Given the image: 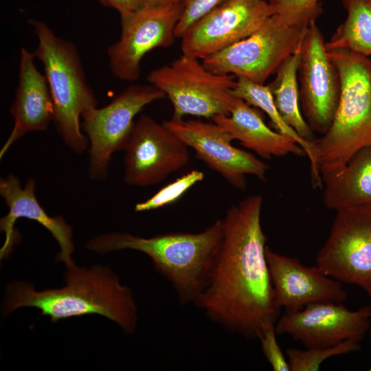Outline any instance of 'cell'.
Masks as SVG:
<instances>
[{"label": "cell", "instance_id": "obj_6", "mask_svg": "<svg viewBox=\"0 0 371 371\" xmlns=\"http://www.w3.org/2000/svg\"><path fill=\"white\" fill-rule=\"evenodd\" d=\"M236 76L207 69L202 60L183 54L172 62L153 69L149 84L161 91L173 107L172 119L186 115L213 118L229 115L236 98L232 94Z\"/></svg>", "mask_w": 371, "mask_h": 371}, {"label": "cell", "instance_id": "obj_25", "mask_svg": "<svg viewBox=\"0 0 371 371\" xmlns=\"http://www.w3.org/2000/svg\"><path fill=\"white\" fill-rule=\"evenodd\" d=\"M203 179V172L197 170H191L160 189L147 200L137 203L135 211L137 212L150 211L170 205Z\"/></svg>", "mask_w": 371, "mask_h": 371}, {"label": "cell", "instance_id": "obj_15", "mask_svg": "<svg viewBox=\"0 0 371 371\" xmlns=\"http://www.w3.org/2000/svg\"><path fill=\"white\" fill-rule=\"evenodd\" d=\"M271 15L267 0H225L181 38L182 53L202 60L249 36Z\"/></svg>", "mask_w": 371, "mask_h": 371}, {"label": "cell", "instance_id": "obj_5", "mask_svg": "<svg viewBox=\"0 0 371 371\" xmlns=\"http://www.w3.org/2000/svg\"><path fill=\"white\" fill-rule=\"evenodd\" d=\"M38 45L34 52L43 67L54 105L57 130L72 150L83 153L89 139L81 131L80 118L87 111L98 106L89 86L75 45L57 36L44 22L32 21Z\"/></svg>", "mask_w": 371, "mask_h": 371}, {"label": "cell", "instance_id": "obj_1", "mask_svg": "<svg viewBox=\"0 0 371 371\" xmlns=\"http://www.w3.org/2000/svg\"><path fill=\"white\" fill-rule=\"evenodd\" d=\"M262 203V196L254 194L227 209L219 252L194 304L212 321L249 339L276 324L281 309L266 258Z\"/></svg>", "mask_w": 371, "mask_h": 371}, {"label": "cell", "instance_id": "obj_10", "mask_svg": "<svg viewBox=\"0 0 371 371\" xmlns=\"http://www.w3.org/2000/svg\"><path fill=\"white\" fill-rule=\"evenodd\" d=\"M183 3L165 6L145 5L121 19V35L107 49L111 71L121 80L134 82L140 74L144 56L159 47H168L176 38V26Z\"/></svg>", "mask_w": 371, "mask_h": 371}, {"label": "cell", "instance_id": "obj_4", "mask_svg": "<svg viewBox=\"0 0 371 371\" xmlns=\"http://www.w3.org/2000/svg\"><path fill=\"white\" fill-rule=\"evenodd\" d=\"M327 52L338 69L341 88L330 128L313 141L322 181L341 171L359 149L371 146V60L346 49Z\"/></svg>", "mask_w": 371, "mask_h": 371}, {"label": "cell", "instance_id": "obj_26", "mask_svg": "<svg viewBox=\"0 0 371 371\" xmlns=\"http://www.w3.org/2000/svg\"><path fill=\"white\" fill-rule=\"evenodd\" d=\"M271 14L293 23L309 25L322 12L319 0H267Z\"/></svg>", "mask_w": 371, "mask_h": 371}, {"label": "cell", "instance_id": "obj_12", "mask_svg": "<svg viewBox=\"0 0 371 371\" xmlns=\"http://www.w3.org/2000/svg\"><path fill=\"white\" fill-rule=\"evenodd\" d=\"M322 32L312 21L300 47L297 75L303 116L314 132L330 128L339 103L340 77L326 49Z\"/></svg>", "mask_w": 371, "mask_h": 371}, {"label": "cell", "instance_id": "obj_19", "mask_svg": "<svg viewBox=\"0 0 371 371\" xmlns=\"http://www.w3.org/2000/svg\"><path fill=\"white\" fill-rule=\"evenodd\" d=\"M214 123L238 139L247 148L264 159L284 157L289 154L306 155L304 149L292 138L270 128L260 109L237 98L229 115H216Z\"/></svg>", "mask_w": 371, "mask_h": 371}, {"label": "cell", "instance_id": "obj_21", "mask_svg": "<svg viewBox=\"0 0 371 371\" xmlns=\"http://www.w3.org/2000/svg\"><path fill=\"white\" fill-rule=\"evenodd\" d=\"M300 47L283 61L276 71L274 80L268 85L283 120L302 139L313 142L315 139L313 131L302 115L300 106Z\"/></svg>", "mask_w": 371, "mask_h": 371}, {"label": "cell", "instance_id": "obj_31", "mask_svg": "<svg viewBox=\"0 0 371 371\" xmlns=\"http://www.w3.org/2000/svg\"><path fill=\"white\" fill-rule=\"evenodd\" d=\"M365 291L367 292V293H368V294L370 295V297H371V288L367 289H366ZM368 370H369V371H371V365H370V366Z\"/></svg>", "mask_w": 371, "mask_h": 371}, {"label": "cell", "instance_id": "obj_17", "mask_svg": "<svg viewBox=\"0 0 371 371\" xmlns=\"http://www.w3.org/2000/svg\"><path fill=\"white\" fill-rule=\"evenodd\" d=\"M36 182L27 180L22 188L19 179L9 174L0 180V194L8 207V212L0 220V229L5 234V241L0 249L1 259L8 257L19 240L14 229L16 220L26 218L38 223L56 239L60 248L57 260L65 263L67 268L75 266L71 254L74 251L72 229L60 216H50L41 205L35 195Z\"/></svg>", "mask_w": 371, "mask_h": 371}, {"label": "cell", "instance_id": "obj_3", "mask_svg": "<svg viewBox=\"0 0 371 371\" xmlns=\"http://www.w3.org/2000/svg\"><path fill=\"white\" fill-rule=\"evenodd\" d=\"M223 238V219H217L197 233L168 232L144 238L116 232L95 237L87 247L100 254L126 249L145 254L170 283L179 303L194 304L207 282Z\"/></svg>", "mask_w": 371, "mask_h": 371}, {"label": "cell", "instance_id": "obj_8", "mask_svg": "<svg viewBox=\"0 0 371 371\" xmlns=\"http://www.w3.org/2000/svg\"><path fill=\"white\" fill-rule=\"evenodd\" d=\"M165 97L153 85L133 84L107 105L92 108L82 115V128L89 139V175L95 180L108 175L111 155L124 150L131 137L135 117L148 104Z\"/></svg>", "mask_w": 371, "mask_h": 371}, {"label": "cell", "instance_id": "obj_13", "mask_svg": "<svg viewBox=\"0 0 371 371\" xmlns=\"http://www.w3.org/2000/svg\"><path fill=\"white\" fill-rule=\"evenodd\" d=\"M371 325V307L350 311L341 303L322 302L289 311L275 324L278 335H289L306 348L331 347L352 339L361 341Z\"/></svg>", "mask_w": 371, "mask_h": 371}, {"label": "cell", "instance_id": "obj_16", "mask_svg": "<svg viewBox=\"0 0 371 371\" xmlns=\"http://www.w3.org/2000/svg\"><path fill=\"white\" fill-rule=\"evenodd\" d=\"M266 258L276 302L285 311L322 302L342 303L347 298L341 282L317 265L305 266L297 258L278 254L267 246Z\"/></svg>", "mask_w": 371, "mask_h": 371}, {"label": "cell", "instance_id": "obj_14", "mask_svg": "<svg viewBox=\"0 0 371 371\" xmlns=\"http://www.w3.org/2000/svg\"><path fill=\"white\" fill-rule=\"evenodd\" d=\"M163 124L234 187L245 190L248 175L266 181L269 166L254 154L233 146L230 135L214 122L171 118Z\"/></svg>", "mask_w": 371, "mask_h": 371}, {"label": "cell", "instance_id": "obj_20", "mask_svg": "<svg viewBox=\"0 0 371 371\" xmlns=\"http://www.w3.org/2000/svg\"><path fill=\"white\" fill-rule=\"evenodd\" d=\"M322 183L323 202L328 209L371 207V146L357 151L341 171Z\"/></svg>", "mask_w": 371, "mask_h": 371}, {"label": "cell", "instance_id": "obj_7", "mask_svg": "<svg viewBox=\"0 0 371 371\" xmlns=\"http://www.w3.org/2000/svg\"><path fill=\"white\" fill-rule=\"evenodd\" d=\"M309 25L291 23L271 14L254 34L202 62L212 72L264 84L299 49Z\"/></svg>", "mask_w": 371, "mask_h": 371}, {"label": "cell", "instance_id": "obj_27", "mask_svg": "<svg viewBox=\"0 0 371 371\" xmlns=\"http://www.w3.org/2000/svg\"><path fill=\"white\" fill-rule=\"evenodd\" d=\"M225 0H185L181 16L176 26L175 36L181 38L201 18Z\"/></svg>", "mask_w": 371, "mask_h": 371}, {"label": "cell", "instance_id": "obj_28", "mask_svg": "<svg viewBox=\"0 0 371 371\" xmlns=\"http://www.w3.org/2000/svg\"><path fill=\"white\" fill-rule=\"evenodd\" d=\"M275 324L267 326L258 337L262 353L274 371H290L288 361L278 343Z\"/></svg>", "mask_w": 371, "mask_h": 371}, {"label": "cell", "instance_id": "obj_2", "mask_svg": "<svg viewBox=\"0 0 371 371\" xmlns=\"http://www.w3.org/2000/svg\"><path fill=\"white\" fill-rule=\"evenodd\" d=\"M66 286L60 289L35 291L25 282H13L7 287L3 306L4 315L23 306L35 307L52 322L62 319L99 314L118 324L127 333L135 331L137 317L132 292L122 285L109 269L68 268Z\"/></svg>", "mask_w": 371, "mask_h": 371}, {"label": "cell", "instance_id": "obj_30", "mask_svg": "<svg viewBox=\"0 0 371 371\" xmlns=\"http://www.w3.org/2000/svg\"><path fill=\"white\" fill-rule=\"evenodd\" d=\"M185 0H144L148 6H165L179 3H183Z\"/></svg>", "mask_w": 371, "mask_h": 371}, {"label": "cell", "instance_id": "obj_11", "mask_svg": "<svg viewBox=\"0 0 371 371\" xmlns=\"http://www.w3.org/2000/svg\"><path fill=\"white\" fill-rule=\"evenodd\" d=\"M188 148L164 124L142 115L124 149V183L146 187L161 182L188 164Z\"/></svg>", "mask_w": 371, "mask_h": 371}, {"label": "cell", "instance_id": "obj_9", "mask_svg": "<svg viewBox=\"0 0 371 371\" xmlns=\"http://www.w3.org/2000/svg\"><path fill=\"white\" fill-rule=\"evenodd\" d=\"M316 265L336 280L371 288V207L337 210Z\"/></svg>", "mask_w": 371, "mask_h": 371}, {"label": "cell", "instance_id": "obj_18", "mask_svg": "<svg viewBox=\"0 0 371 371\" xmlns=\"http://www.w3.org/2000/svg\"><path fill=\"white\" fill-rule=\"evenodd\" d=\"M35 58L34 52L21 48L18 85L10 107L14 126L0 150V159L26 133L47 129L54 118V105L47 82L45 74L37 69Z\"/></svg>", "mask_w": 371, "mask_h": 371}, {"label": "cell", "instance_id": "obj_24", "mask_svg": "<svg viewBox=\"0 0 371 371\" xmlns=\"http://www.w3.org/2000/svg\"><path fill=\"white\" fill-rule=\"evenodd\" d=\"M360 348L359 341L348 339L331 347L287 348L286 354L291 371H317L327 359L356 352Z\"/></svg>", "mask_w": 371, "mask_h": 371}, {"label": "cell", "instance_id": "obj_29", "mask_svg": "<svg viewBox=\"0 0 371 371\" xmlns=\"http://www.w3.org/2000/svg\"><path fill=\"white\" fill-rule=\"evenodd\" d=\"M104 7L115 10L120 19L126 18L146 5L144 0H97Z\"/></svg>", "mask_w": 371, "mask_h": 371}, {"label": "cell", "instance_id": "obj_23", "mask_svg": "<svg viewBox=\"0 0 371 371\" xmlns=\"http://www.w3.org/2000/svg\"><path fill=\"white\" fill-rule=\"evenodd\" d=\"M347 12L326 49H346L371 60V0H341Z\"/></svg>", "mask_w": 371, "mask_h": 371}, {"label": "cell", "instance_id": "obj_22", "mask_svg": "<svg viewBox=\"0 0 371 371\" xmlns=\"http://www.w3.org/2000/svg\"><path fill=\"white\" fill-rule=\"evenodd\" d=\"M232 94L265 113L275 131L294 139L304 150L308 158L311 178L314 188L323 187L322 180L317 167L313 142L302 139L281 117L269 85L253 82L246 78L237 76Z\"/></svg>", "mask_w": 371, "mask_h": 371}]
</instances>
